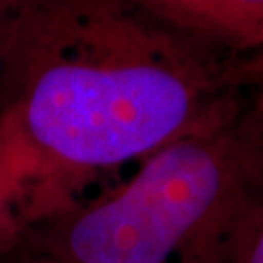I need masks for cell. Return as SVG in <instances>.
I'll use <instances>...</instances> for the list:
<instances>
[{"instance_id":"obj_7","label":"cell","mask_w":263,"mask_h":263,"mask_svg":"<svg viewBox=\"0 0 263 263\" xmlns=\"http://www.w3.org/2000/svg\"><path fill=\"white\" fill-rule=\"evenodd\" d=\"M26 0H0V113L4 109L6 96V74H8V59L12 37L18 26L20 14Z\"/></svg>"},{"instance_id":"obj_4","label":"cell","mask_w":263,"mask_h":263,"mask_svg":"<svg viewBox=\"0 0 263 263\" xmlns=\"http://www.w3.org/2000/svg\"><path fill=\"white\" fill-rule=\"evenodd\" d=\"M137 2L179 28L242 45L236 37L224 0H137Z\"/></svg>"},{"instance_id":"obj_8","label":"cell","mask_w":263,"mask_h":263,"mask_svg":"<svg viewBox=\"0 0 263 263\" xmlns=\"http://www.w3.org/2000/svg\"><path fill=\"white\" fill-rule=\"evenodd\" d=\"M0 261H4V263H51V261L41 259V257H35V255L24 254V252H20L16 248H12L8 254L2 255Z\"/></svg>"},{"instance_id":"obj_5","label":"cell","mask_w":263,"mask_h":263,"mask_svg":"<svg viewBox=\"0 0 263 263\" xmlns=\"http://www.w3.org/2000/svg\"><path fill=\"white\" fill-rule=\"evenodd\" d=\"M238 41L263 51V0H224Z\"/></svg>"},{"instance_id":"obj_3","label":"cell","mask_w":263,"mask_h":263,"mask_svg":"<svg viewBox=\"0 0 263 263\" xmlns=\"http://www.w3.org/2000/svg\"><path fill=\"white\" fill-rule=\"evenodd\" d=\"M35 218L33 176L24 152L0 119V257Z\"/></svg>"},{"instance_id":"obj_2","label":"cell","mask_w":263,"mask_h":263,"mask_svg":"<svg viewBox=\"0 0 263 263\" xmlns=\"http://www.w3.org/2000/svg\"><path fill=\"white\" fill-rule=\"evenodd\" d=\"M261 183L263 96L102 195L33 220L14 248L51 263H230Z\"/></svg>"},{"instance_id":"obj_6","label":"cell","mask_w":263,"mask_h":263,"mask_svg":"<svg viewBox=\"0 0 263 263\" xmlns=\"http://www.w3.org/2000/svg\"><path fill=\"white\" fill-rule=\"evenodd\" d=\"M230 263H263V183L246 216Z\"/></svg>"},{"instance_id":"obj_1","label":"cell","mask_w":263,"mask_h":263,"mask_svg":"<svg viewBox=\"0 0 263 263\" xmlns=\"http://www.w3.org/2000/svg\"><path fill=\"white\" fill-rule=\"evenodd\" d=\"M261 96V49L179 28L137 0H26L0 119L29 164L37 220L86 181Z\"/></svg>"}]
</instances>
